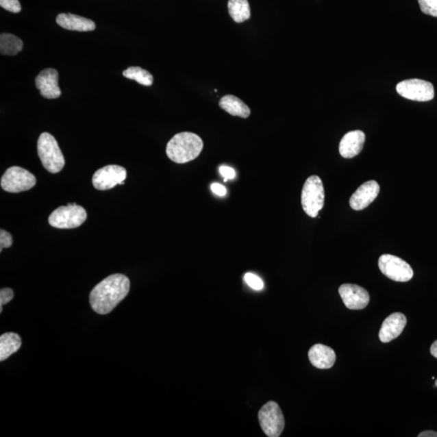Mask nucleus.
<instances>
[{"instance_id":"f257e3e1","label":"nucleus","mask_w":437,"mask_h":437,"mask_svg":"<svg viewBox=\"0 0 437 437\" xmlns=\"http://www.w3.org/2000/svg\"><path fill=\"white\" fill-rule=\"evenodd\" d=\"M131 282L126 275L114 274L108 276L92 290L89 302L97 314L105 315L113 311L130 291Z\"/></svg>"},{"instance_id":"f03ea898","label":"nucleus","mask_w":437,"mask_h":437,"mask_svg":"<svg viewBox=\"0 0 437 437\" xmlns=\"http://www.w3.org/2000/svg\"><path fill=\"white\" fill-rule=\"evenodd\" d=\"M203 149V142L191 132L178 133L168 141L166 154L172 162L185 164L197 158Z\"/></svg>"},{"instance_id":"7ed1b4c3","label":"nucleus","mask_w":437,"mask_h":437,"mask_svg":"<svg viewBox=\"0 0 437 437\" xmlns=\"http://www.w3.org/2000/svg\"><path fill=\"white\" fill-rule=\"evenodd\" d=\"M38 153L42 166L51 173H60L65 166V159L55 138L44 132L38 141Z\"/></svg>"},{"instance_id":"20e7f679","label":"nucleus","mask_w":437,"mask_h":437,"mask_svg":"<svg viewBox=\"0 0 437 437\" xmlns=\"http://www.w3.org/2000/svg\"><path fill=\"white\" fill-rule=\"evenodd\" d=\"M325 190L319 176H311L303 186L301 204L308 216L315 218L324 207Z\"/></svg>"},{"instance_id":"39448f33","label":"nucleus","mask_w":437,"mask_h":437,"mask_svg":"<svg viewBox=\"0 0 437 437\" xmlns=\"http://www.w3.org/2000/svg\"><path fill=\"white\" fill-rule=\"evenodd\" d=\"M87 218L86 209L77 203H69L55 209L49 216V224L56 229H71L82 225Z\"/></svg>"},{"instance_id":"423d86ee","label":"nucleus","mask_w":437,"mask_h":437,"mask_svg":"<svg viewBox=\"0 0 437 437\" xmlns=\"http://www.w3.org/2000/svg\"><path fill=\"white\" fill-rule=\"evenodd\" d=\"M37 179L26 169L12 166L7 169L1 178L2 189L10 193H20L32 189Z\"/></svg>"},{"instance_id":"0eeeda50","label":"nucleus","mask_w":437,"mask_h":437,"mask_svg":"<svg viewBox=\"0 0 437 437\" xmlns=\"http://www.w3.org/2000/svg\"><path fill=\"white\" fill-rule=\"evenodd\" d=\"M258 420L264 434L269 437H279L284 429L285 421L278 403L270 401L260 409Z\"/></svg>"},{"instance_id":"6e6552de","label":"nucleus","mask_w":437,"mask_h":437,"mask_svg":"<svg viewBox=\"0 0 437 437\" xmlns=\"http://www.w3.org/2000/svg\"><path fill=\"white\" fill-rule=\"evenodd\" d=\"M379 269L386 277L396 282H408L414 275L412 266L399 257L383 254L379 258Z\"/></svg>"},{"instance_id":"1a4fd4ad","label":"nucleus","mask_w":437,"mask_h":437,"mask_svg":"<svg viewBox=\"0 0 437 437\" xmlns=\"http://www.w3.org/2000/svg\"><path fill=\"white\" fill-rule=\"evenodd\" d=\"M396 91L405 99L414 101H429L435 97L432 84L420 79L403 80L397 84Z\"/></svg>"},{"instance_id":"9d476101","label":"nucleus","mask_w":437,"mask_h":437,"mask_svg":"<svg viewBox=\"0 0 437 437\" xmlns=\"http://www.w3.org/2000/svg\"><path fill=\"white\" fill-rule=\"evenodd\" d=\"M127 177L126 168L110 164L98 169L92 176V185L97 190H107L123 185Z\"/></svg>"},{"instance_id":"9b49d317","label":"nucleus","mask_w":437,"mask_h":437,"mask_svg":"<svg viewBox=\"0 0 437 437\" xmlns=\"http://www.w3.org/2000/svg\"><path fill=\"white\" fill-rule=\"evenodd\" d=\"M338 292L347 309L351 310H363L370 301L367 290L356 284H345L338 288Z\"/></svg>"},{"instance_id":"f8f14e48","label":"nucleus","mask_w":437,"mask_h":437,"mask_svg":"<svg viewBox=\"0 0 437 437\" xmlns=\"http://www.w3.org/2000/svg\"><path fill=\"white\" fill-rule=\"evenodd\" d=\"M36 87L41 95L47 99H56L61 96L59 86V73L55 69H45L35 79Z\"/></svg>"},{"instance_id":"ddd939ff","label":"nucleus","mask_w":437,"mask_h":437,"mask_svg":"<svg viewBox=\"0 0 437 437\" xmlns=\"http://www.w3.org/2000/svg\"><path fill=\"white\" fill-rule=\"evenodd\" d=\"M379 192H380V186L376 181L365 182L351 195V208L355 211L363 210L377 199Z\"/></svg>"},{"instance_id":"4468645a","label":"nucleus","mask_w":437,"mask_h":437,"mask_svg":"<svg viewBox=\"0 0 437 437\" xmlns=\"http://www.w3.org/2000/svg\"><path fill=\"white\" fill-rule=\"evenodd\" d=\"M407 325V318L403 314H392L383 322L379 338L382 342H390L403 333Z\"/></svg>"},{"instance_id":"2eb2a0df","label":"nucleus","mask_w":437,"mask_h":437,"mask_svg":"<svg viewBox=\"0 0 437 437\" xmlns=\"http://www.w3.org/2000/svg\"><path fill=\"white\" fill-rule=\"evenodd\" d=\"M365 135L361 131L347 133L340 141V153L342 158L351 159L360 154L364 148Z\"/></svg>"},{"instance_id":"dca6fc26","label":"nucleus","mask_w":437,"mask_h":437,"mask_svg":"<svg viewBox=\"0 0 437 437\" xmlns=\"http://www.w3.org/2000/svg\"><path fill=\"white\" fill-rule=\"evenodd\" d=\"M309 359L315 368L328 369L332 368L336 363V354L332 347L319 343L310 349Z\"/></svg>"},{"instance_id":"f3484780","label":"nucleus","mask_w":437,"mask_h":437,"mask_svg":"<svg viewBox=\"0 0 437 437\" xmlns=\"http://www.w3.org/2000/svg\"><path fill=\"white\" fill-rule=\"evenodd\" d=\"M56 22L62 28L79 32H88L96 29L95 21L71 13H61L58 15Z\"/></svg>"},{"instance_id":"a211bd4d","label":"nucleus","mask_w":437,"mask_h":437,"mask_svg":"<svg viewBox=\"0 0 437 437\" xmlns=\"http://www.w3.org/2000/svg\"><path fill=\"white\" fill-rule=\"evenodd\" d=\"M218 105L221 109L233 116H238L242 118H247L251 111L247 104L234 95H227L222 97Z\"/></svg>"},{"instance_id":"6ab92c4d","label":"nucleus","mask_w":437,"mask_h":437,"mask_svg":"<svg viewBox=\"0 0 437 437\" xmlns=\"http://www.w3.org/2000/svg\"><path fill=\"white\" fill-rule=\"evenodd\" d=\"M22 345L19 334L8 332L0 337V360L10 358L12 354L21 349Z\"/></svg>"},{"instance_id":"aec40b11","label":"nucleus","mask_w":437,"mask_h":437,"mask_svg":"<svg viewBox=\"0 0 437 437\" xmlns=\"http://www.w3.org/2000/svg\"><path fill=\"white\" fill-rule=\"evenodd\" d=\"M227 8L230 16L236 23H242L251 18V7L248 0H229Z\"/></svg>"},{"instance_id":"412c9836","label":"nucleus","mask_w":437,"mask_h":437,"mask_svg":"<svg viewBox=\"0 0 437 437\" xmlns=\"http://www.w3.org/2000/svg\"><path fill=\"white\" fill-rule=\"evenodd\" d=\"M22 40L11 34H2L0 36V53L2 55H16L23 50Z\"/></svg>"},{"instance_id":"4be33fe9","label":"nucleus","mask_w":437,"mask_h":437,"mask_svg":"<svg viewBox=\"0 0 437 437\" xmlns=\"http://www.w3.org/2000/svg\"><path fill=\"white\" fill-rule=\"evenodd\" d=\"M125 77L135 80V82L145 86H151L153 84V77L149 71L140 68V66H130L123 71Z\"/></svg>"},{"instance_id":"5701e85b","label":"nucleus","mask_w":437,"mask_h":437,"mask_svg":"<svg viewBox=\"0 0 437 437\" xmlns=\"http://www.w3.org/2000/svg\"><path fill=\"white\" fill-rule=\"evenodd\" d=\"M418 2L425 14L437 17V0H418Z\"/></svg>"},{"instance_id":"b1692460","label":"nucleus","mask_w":437,"mask_h":437,"mask_svg":"<svg viewBox=\"0 0 437 437\" xmlns=\"http://www.w3.org/2000/svg\"><path fill=\"white\" fill-rule=\"evenodd\" d=\"M244 279L249 287L256 290V291H260L264 288L263 281L258 275L251 273V272L245 275Z\"/></svg>"},{"instance_id":"393cba45","label":"nucleus","mask_w":437,"mask_h":437,"mask_svg":"<svg viewBox=\"0 0 437 437\" xmlns=\"http://www.w3.org/2000/svg\"><path fill=\"white\" fill-rule=\"evenodd\" d=\"M0 6L8 12L18 13L21 11L19 0H0Z\"/></svg>"},{"instance_id":"a878e982","label":"nucleus","mask_w":437,"mask_h":437,"mask_svg":"<svg viewBox=\"0 0 437 437\" xmlns=\"http://www.w3.org/2000/svg\"><path fill=\"white\" fill-rule=\"evenodd\" d=\"M13 297H14V292L11 288L1 289V291H0V313L3 312V306L10 302Z\"/></svg>"},{"instance_id":"bb28decb","label":"nucleus","mask_w":437,"mask_h":437,"mask_svg":"<svg viewBox=\"0 0 437 437\" xmlns=\"http://www.w3.org/2000/svg\"><path fill=\"white\" fill-rule=\"evenodd\" d=\"M12 242V236L5 230H0V252H2L3 249L11 247Z\"/></svg>"},{"instance_id":"cd10ccee","label":"nucleus","mask_w":437,"mask_h":437,"mask_svg":"<svg viewBox=\"0 0 437 437\" xmlns=\"http://www.w3.org/2000/svg\"><path fill=\"white\" fill-rule=\"evenodd\" d=\"M220 173L223 177L225 178V182L229 179H234L236 177V172L233 168L222 166L220 167Z\"/></svg>"},{"instance_id":"c85d7f7f","label":"nucleus","mask_w":437,"mask_h":437,"mask_svg":"<svg viewBox=\"0 0 437 437\" xmlns=\"http://www.w3.org/2000/svg\"><path fill=\"white\" fill-rule=\"evenodd\" d=\"M211 189L213 191V193H215L218 196H225L227 193L225 187L218 184H212Z\"/></svg>"},{"instance_id":"c756f323","label":"nucleus","mask_w":437,"mask_h":437,"mask_svg":"<svg viewBox=\"0 0 437 437\" xmlns=\"http://www.w3.org/2000/svg\"><path fill=\"white\" fill-rule=\"evenodd\" d=\"M419 437H437V432L434 431H425L419 434Z\"/></svg>"},{"instance_id":"7c9ffc66","label":"nucleus","mask_w":437,"mask_h":437,"mask_svg":"<svg viewBox=\"0 0 437 437\" xmlns=\"http://www.w3.org/2000/svg\"><path fill=\"white\" fill-rule=\"evenodd\" d=\"M430 351L431 354L437 359V340L432 343Z\"/></svg>"},{"instance_id":"2f4dec72","label":"nucleus","mask_w":437,"mask_h":437,"mask_svg":"<svg viewBox=\"0 0 437 437\" xmlns=\"http://www.w3.org/2000/svg\"><path fill=\"white\" fill-rule=\"evenodd\" d=\"M435 386L437 387V379H436V382H435Z\"/></svg>"}]
</instances>
